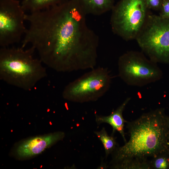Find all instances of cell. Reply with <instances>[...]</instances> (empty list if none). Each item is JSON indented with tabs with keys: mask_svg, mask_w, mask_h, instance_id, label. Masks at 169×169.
<instances>
[{
	"mask_svg": "<svg viewBox=\"0 0 169 169\" xmlns=\"http://www.w3.org/2000/svg\"><path fill=\"white\" fill-rule=\"evenodd\" d=\"M148 9L154 10H159L161 0H145Z\"/></svg>",
	"mask_w": 169,
	"mask_h": 169,
	"instance_id": "17",
	"label": "cell"
},
{
	"mask_svg": "<svg viewBox=\"0 0 169 169\" xmlns=\"http://www.w3.org/2000/svg\"><path fill=\"white\" fill-rule=\"evenodd\" d=\"M86 15L77 0L26 14L29 26L21 46L30 44L42 63L58 72L93 69L99 39L87 26Z\"/></svg>",
	"mask_w": 169,
	"mask_h": 169,
	"instance_id": "1",
	"label": "cell"
},
{
	"mask_svg": "<svg viewBox=\"0 0 169 169\" xmlns=\"http://www.w3.org/2000/svg\"><path fill=\"white\" fill-rule=\"evenodd\" d=\"M131 99L130 97L127 98L116 110H113L108 116L95 115V120L98 124L105 123L110 125L113 128L112 135H113L116 131H118L121 135L125 143L127 141L124 131V126L125 123L127 121L124 119L123 112Z\"/></svg>",
	"mask_w": 169,
	"mask_h": 169,
	"instance_id": "10",
	"label": "cell"
},
{
	"mask_svg": "<svg viewBox=\"0 0 169 169\" xmlns=\"http://www.w3.org/2000/svg\"><path fill=\"white\" fill-rule=\"evenodd\" d=\"M168 127L169 128V117H168Z\"/></svg>",
	"mask_w": 169,
	"mask_h": 169,
	"instance_id": "18",
	"label": "cell"
},
{
	"mask_svg": "<svg viewBox=\"0 0 169 169\" xmlns=\"http://www.w3.org/2000/svg\"><path fill=\"white\" fill-rule=\"evenodd\" d=\"M64 136V132L58 131L28 138L16 144L13 153L18 159H28L39 154Z\"/></svg>",
	"mask_w": 169,
	"mask_h": 169,
	"instance_id": "9",
	"label": "cell"
},
{
	"mask_svg": "<svg viewBox=\"0 0 169 169\" xmlns=\"http://www.w3.org/2000/svg\"><path fill=\"white\" fill-rule=\"evenodd\" d=\"M136 39L150 59L169 63V19L148 14Z\"/></svg>",
	"mask_w": 169,
	"mask_h": 169,
	"instance_id": "4",
	"label": "cell"
},
{
	"mask_svg": "<svg viewBox=\"0 0 169 169\" xmlns=\"http://www.w3.org/2000/svg\"><path fill=\"white\" fill-rule=\"evenodd\" d=\"M24 48L1 47L0 79L9 84L29 91L47 76V73L40 59L34 57V48L32 46Z\"/></svg>",
	"mask_w": 169,
	"mask_h": 169,
	"instance_id": "3",
	"label": "cell"
},
{
	"mask_svg": "<svg viewBox=\"0 0 169 169\" xmlns=\"http://www.w3.org/2000/svg\"><path fill=\"white\" fill-rule=\"evenodd\" d=\"M18 0H0V45L9 47L19 42L27 30L26 13Z\"/></svg>",
	"mask_w": 169,
	"mask_h": 169,
	"instance_id": "8",
	"label": "cell"
},
{
	"mask_svg": "<svg viewBox=\"0 0 169 169\" xmlns=\"http://www.w3.org/2000/svg\"><path fill=\"white\" fill-rule=\"evenodd\" d=\"M113 168L120 169H151L150 161L132 159L122 161L111 166Z\"/></svg>",
	"mask_w": 169,
	"mask_h": 169,
	"instance_id": "14",
	"label": "cell"
},
{
	"mask_svg": "<svg viewBox=\"0 0 169 169\" xmlns=\"http://www.w3.org/2000/svg\"><path fill=\"white\" fill-rule=\"evenodd\" d=\"M95 133L101 141L104 146L106 157L112 154L117 147V143L114 135L109 136L103 127L99 131H95Z\"/></svg>",
	"mask_w": 169,
	"mask_h": 169,
	"instance_id": "13",
	"label": "cell"
},
{
	"mask_svg": "<svg viewBox=\"0 0 169 169\" xmlns=\"http://www.w3.org/2000/svg\"><path fill=\"white\" fill-rule=\"evenodd\" d=\"M111 81L107 68H94L69 83L63 91L62 96L67 100L74 102L95 101L107 92Z\"/></svg>",
	"mask_w": 169,
	"mask_h": 169,
	"instance_id": "6",
	"label": "cell"
},
{
	"mask_svg": "<svg viewBox=\"0 0 169 169\" xmlns=\"http://www.w3.org/2000/svg\"><path fill=\"white\" fill-rule=\"evenodd\" d=\"M86 14L101 15L111 10L114 0H77Z\"/></svg>",
	"mask_w": 169,
	"mask_h": 169,
	"instance_id": "11",
	"label": "cell"
},
{
	"mask_svg": "<svg viewBox=\"0 0 169 169\" xmlns=\"http://www.w3.org/2000/svg\"><path fill=\"white\" fill-rule=\"evenodd\" d=\"M168 117L161 108L127 121L129 139L123 146L116 147L112 153L111 165L132 159L146 161L149 157L169 155Z\"/></svg>",
	"mask_w": 169,
	"mask_h": 169,
	"instance_id": "2",
	"label": "cell"
},
{
	"mask_svg": "<svg viewBox=\"0 0 169 169\" xmlns=\"http://www.w3.org/2000/svg\"><path fill=\"white\" fill-rule=\"evenodd\" d=\"M68 0H23L22 6L29 13L44 10L61 4Z\"/></svg>",
	"mask_w": 169,
	"mask_h": 169,
	"instance_id": "12",
	"label": "cell"
},
{
	"mask_svg": "<svg viewBox=\"0 0 169 169\" xmlns=\"http://www.w3.org/2000/svg\"><path fill=\"white\" fill-rule=\"evenodd\" d=\"M118 70L121 79L134 86H142L155 82L162 75L157 63L136 51H128L120 57Z\"/></svg>",
	"mask_w": 169,
	"mask_h": 169,
	"instance_id": "7",
	"label": "cell"
},
{
	"mask_svg": "<svg viewBox=\"0 0 169 169\" xmlns=\"http://www.w3.org/2000/svg\"><path fill=\"white\" fill-rule=\"evenodd\" d=\"M160 16L162 18L169 19V0H161L159 9Z\"/></svg>",
	"mask_w": 169,
	"mask_h": 169,
	"instance_id": "16",
	"label": "cell"
},
{
	"mask_svg": "<svg viewBox=\"0 0 169 169\" xmlns=\"http://www.w3.org/2000/svg\"><path fill=\"white\" fill-rule=\"evenodd\" d=\"M150 165L151 169H169V155L161 154L153 158Z\"/></svg>",
	"mask_w": 169,
	"mask_h": 169,
	"instance_id": "15",
	"label": "cell"
},
{
	"mask_svg": "<svg viewBox=\"0 0 169 169\" xmlns=\"http://www.w3.org/2000/svg\"><path fill=\"white\" fill-rule=\"evenodd\" d=\"M145 0H120L111 10L113 32L126 41L136 39L148 14Z\"/></svg>",
	"mask_w": 169,
	"mask_h": 169,
	"instance_id": "5",
	"label": "cell"
},
{
	"mask_svg": "<svg viewBox=\"0 0 169 169\" xmlns=\"http://www.w3.org/2000/svg\"><path fill=\"white\" fill-rule=\"evenodd\" d=\"M168 145L169 146V142H168Z\"/></svg>",
	"mask_w": 169,
	"mask_h": 169,
	"instance_id": "19",
	"label": "cell"
}]
</instances>
